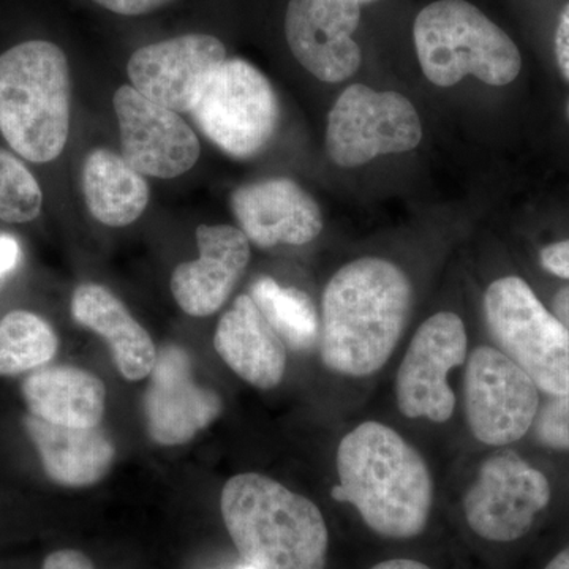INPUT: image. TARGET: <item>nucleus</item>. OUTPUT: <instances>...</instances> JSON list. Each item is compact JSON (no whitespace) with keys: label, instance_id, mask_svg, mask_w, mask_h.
Masks as SVG:
<instances>
[{"label":"nucleus","instance_id":"4","mask_svg":"<svg viewBox=\"0 0 569 569\" xmlns=\"http://www.w3.org/2000/svg\"><path fill=\"white\" fill-rule=\"evenodd\" d=\"M70 69L66 52L29 40L0 54V133L32 163L58 159L70 133Z\"/></svg>","mask_w":569,"mask_h":569},{"label":"nucleus","instance_id":"22","mask_svg":"<svg viewBox=\"0 0 569 569\" xmlns=\"http://www.w3.org/2000/svg\"><path fill=\"white\" fill-rule=\"evenodd\" d=\"M82 192L93 219L108 227H127L148 208L149 186L126 159L96 149L82 167Z\"/></svg>","mask_w":569,"mask_h":569},{"label":"nucleus","instance_id":"16","mask_svg":"<svg viewBox=\"0 0 569 569\" xmlns=\"http://www.w3.org/2000/svg\"><path fill=\"white\" fill-rule=\"evenodd\" d=\"M231 208L242 233L261 249L309 244L323 231L320 206L288 178L239 187L231 194Z\"/></svg>","mask_w":569,"mask_h":569},{"label":"nucleus","instance_id":"35","mask_svg":"<svg viewBox=\"0 0 569 569\" xmlns=\"http://www.w3.org/2000/svg\"><path fill=\"white\" fill-rule=\"evenodd\" d=\"M565 114H567V119H568V122H569V99H568V102H567V107H565Z\"/></svg>","mask_w":569,"mask_h":569},{"label":"nucleus","instance_id":"1","mask_svg":"<svg viewBox=\"0 0 569 569\" xmlns=\"http://www.w3.org/2000/svg\"><path fill=\"white\" fill-rule=\"evenodd\" d=\"M413 288L399 266L365 257L340 268L326 284L321 301V361L347 377H369L396 350Z\"/></svg>","mask_w":569,"mask_h":569},{"label":"nucleus","instance_id":"34","mask_svg":"<svg viewBox=\"0 0 569 569\" xmlns=\"http://www.w3.org/2000/svg\"><path fill=\"white\" fill-rule=\"evenodd\" d=\"M545 569H569V546L567 549L561 550L560 553H557Z\"/></svg>","mask_w":569,"mask_h":569},{"label":"nucleus","instance_id":"21","mask_svg":"<svg viewBox=\"0 0 569 569\" xmlns=\"http://www.w3.org/2000/svg\"><path fill=\"white\" fill-rule=\"evenodd\" d=\"M21 396L32 417L66 427H97L107 407L102 378L74 366H44L28 373Z\"/></svg>","mask_w":569,"mask_h":569},{"label":"nucleus","instance_id":"37","mask_svg":"<svg viewBox=\"0 0 569 569\" xmlns=\"http://www.w3.org/2000/svg\"><path fill=\"white\" fill-rule=\"evenodd\" d=\"M241 569H254V568H253V567H250V565H249V567L241 568Z\"/></svg>","mask_w":569,"mask_h":569},{"label":"nucleus","instance_id":"14","mask_svg":"<svg viewBox=\"0 0 569 569\" xmlns=\"http://www.w3.org/2000/svg\"><path fill=\"white\" fill-rule=\"evenodd\" d=\"M224 61L222 41L206 33H189L134 51L127 73L142 96L176 112H190Z\"/></svg>","mask_w":569,"mask_h":569},{"label":"nucleus","instance_id":"28","mask_svg":"<svg viewBox=\"0 0 569 569\" xmlns=\"http://www.w3.org/2000/svg\"><path fill=\"white\" fill-rule=\"evenodd\" d=\"M103 9L123 17H138V14L151 13V11L168 6L173 0H93Z\"/></svg>","mask_w":569,"mask_h":569},{"label":"nucleus","instance_id":"23","mask_svg":"<svg viewBox=\"0 0 569 569\" xmlns=\"http://www.w3.org/2000/svg\"><path fill=\"white\" fill-rule=\"evenodd\" d=\"M250 298L287 348L307 351L317 346L321 325L316 306L305 291L260 277L250 287Z\"/></svg>","mask_w":569,"mask_h":569},{"label":"nucleus","instance_id":"36","mask_svg":"<svg viewBox=\"0 0 569 569\" xmlns=\"http://www.w3.org/2000/svg\"><path fill=\"white\" fill-rule=\"evenodd\" d=\"M359 3H372V2H377V0H358Z\"/></svg>","mask_w":569,"mask_h":569},{"label":"nucleus","instance_id":"24","mask_svg":"<svg viewBox=\"0 0 569 569\" xmlns=\"http://www.w3.org/2000/svg\"><path fill=\"white\" fill-rule=\"evenodd\" d=\"M59 337L43 317L11 310L0 320V377H18L50 365Z\"/></svg>","mask_w":569,"mask_h":569},{"label":"nucleus","instance_id":"8","mask_svg":"<svg viewBox=\"0 0 569 569\" xmlns=\"http://www.w3.org/2000/svg\"><path fill=\"white\" fill-rule=\"evenodd\" d=\"M421 140V118L407 97L365 84L350 86L340 93L326 123V151L342 168L413 151Z\"/></svg>","mask_w":569,"mask_h":569},{"label":"nucleus","instance_id":"15","mask_svg":"<svg viewBox=\"0 0 569 569\" xmlns=\"http://www.w3.org/2000/svg\"><path fill=\"white\" fill-rule=\"evenodd\" d=\"M361 21L358 0H291L284 36L298 62L323 82H342L362 63L353 33Z\"/></svg>","mask_w":569,"mask_h":569},{"label":"nucleus","instance_id":"13","mask_svg":"<svg viewBox=\"0 0 569 569\" xmlns=\"http://www.w3.org/2000/svg\"><path fill=\"white\" fill-rule=\"evenodd\" d=\"M149 377L142 410L156 443H189L222 415V399L212 389L197 383L192 359L181 346H164Z\"/></svg>","mask_w":569,"mask_h":569},{"label":"nucleus","instance_id":"7","mask_svg":"<svg viewBox=\"0 0 569 569\" xmlns=\"http://www.w3.org/2000/svg\"><path fill=\"white\" fill-rule=\"evenodd\" d=\"M190 114L217 148L236 159H250L274 137L280 108L268 78L236 58L212 74Z\"/></svg>","mask_w":569,"mask_h":569},{"label":"nucleus","instance_id":"12","mask_svg":"<svg viewBox=\"0 0 569 569\" xmlns=\"http://www.w3.org/2000/svg\"><path fill=\"white\" fill-rule=\"evenodd\" d=\"M121 156L142 176L178 178L200 159V141L179 112L153 102L133 86L114 93Z\"/></svg>","mask_w":569,"mask_h":569},{"label":"nucleus","instance_id":"2","mask_svg":"<svg viewBox=\"0 0 569 569\" xmlns=\"http://www.w3.org/2000/svg\"><path fill=\"white\" fill-rule=\"evenodd\" d=\"M339 485L331 496L353 505L370 530L410 539L425 531L433 503L429 467L391 427L362 422L337 448Z\"/></svg>","mask_w":569,"mask_h":569},{"label":"nucleus","instance_id":"31","mask_svg":"<svg viewBox=\"0 0 569 569\" xmlns=\"http://www.w3.org/2000/svg\"><path fill=\"white\" fill-rule=\"evenodd\" d=\"M21 249L13 236H0V279L17 268Z\"/></svg>","mask_w":569,"mask_h":569},{"label":"nucleus","instance_id":"30","mask_svg":"<svg viewBox=\"0 0 569 569\" xmlns=\"http://www.w3.org/2000/svg\"><path fill=\"white\" fill-rule=\"evenodd\" d=\"M41 569H96L86 553L74 549H61L50 553Z\"/></svg>","mask_w":569,"mask_h":569},{"label":"nucleus","instance_id":"10","mask_svg":"<svg viewBox=\"0 0 569 569\" xmlns=\"http://www.w3.org/2000/svg\"><path fill=\"white\" fill-rule=\"evenodd\" d=\"M549 501L548 478L518 452L501 451L482 462L463 497V511L478 537L511 542L529 533Z\"/></svg>","mask_w":569,"mask_h":569},{"label":"nucleus","instance_id":"5","mask_svg":"<svg viewBox=\"0 0 569 569\" xmlns=\"http://www.w3.org/2000/svg\"><path fill=\"white\" fill-rule=\"evenodd\" d=\"M413 39L422 73L438 88L467 77L500 88L522 70L518 44L466 0H437L419 11Z\"/></svg>","mask_w":569,"mask_h":569},{"label":"nucleus","instance_id":"27","mask_svg":"<svg viewBox=\"0 0 569 569\" xmlns=\"http://www.w3.org/2000/svg\"><path fill=\"white\" fill-rule=\"evenodd\" d=\"M539 263L549 274L569 280V239L542 247Z\"/></svg>","mask_w":569,"mask_h":569},{"label":"nucleus","instance_id":"6","mask_svg":"<svg viewBox=\"0 0 569 569\" xmlns=\"http://www.w3.org/2000/svg\"><path fill=\"white\" fill-rule=\"evenodd\" d=\"M485 317L498 350L548 396L569 392V331L530 284L501 277L485 293Z\"/></svg>","mask_w":569,"mask_h":569},{"label":"nucleus","instance_id":"18","mask_svg":"<svg viewBox=\"0 0 569 569\" xmlns=\"http://www.w3.org/2000/svg\"><path fill=\"white\" fill-rule=\"evenodd\" d=\"M213 347L224 365L246 383L264 391L282 383L287 346L250 295L238 296L220 318Z\"/></svg>","mask_w":569,"mask_h":569},{"label":"nucleus","instance_id":"11","mask_svg":"<svg viewBox=\"0 0 569 569\" xmlns=\"http://www.w3.org/2000/svg\"><path fill=\"white\" fill-rule=\"evenodd\" d=\"M467 331L462 318L438 312L419 326L396 377L397 407L403 417L447 422L456 397L448 373L467 359Z\"/></svg>","mask_w":569,"mask_h":569},{"label":"nucleus","instance_id":"17","mask_svg":"<svg viewBox=\"0 0 569 569\" xmlns=\"http://www.w3.org/2000/svg\"><path fill=\"white\" fill-rule=\"evenodd\" d=\"M197 260L179 264L171 276V293L190 317H211L222 309L244 276L250 241L230 224L197 228Z\"/></svg>","mask_w":569,"mask_h":569},{"label":"nucleus","instance_id":"20","mask_svg":"<svg viewBox=\"0 0 569 569\" xmlns=\"http://www.w3.org/2000/svg\"><path fill=\"white\" fill-rule=\"evenodd\" d=\"M70 310L78 325L104 339L126 380L140 381L151 376L159 351L118 296L102 284L82 283L71 295Z\"/></svg>","mask_w":569,"mask_h":569},{"label":"nucleus","instance_id":"29","mask_svg":"<svg viewBox=\"0 0 569 569\" xmlns=\"http://www.w3.org/2000/svg\"><path fill=\"white\" fill-rule=\"evenodd\" d=\"M553 50H556L557 66H559L561 77L569 82V0L560 11Z\"/></svg>","mask_w":569,"mask_h":569},{"label":"nucleus","instance_id":"25","mask_svg":"<svg viewBox=\"0 0 569 569\" xmlns=\"http://www.w3.org/2000/svg\"><path fill=\"white\" fill-rule=\"evenodd\" d=\"M43 209V192L36 176L18 157L0 151V220L29 223Z\"/></svg>","mask_w":569,"mask_h":569},{"label":"nucleus","instance_id":"26","mask_svg":"<svg viewBox=\"0 0 569 569\" xmlns=\"http://www.w3.org/2000/svg\"><path fill=\"white\" fill-rule=\"evenodd\" d=\"M531 427L542 447L569 451V392L549 396L545 406L538 408Z\"/></svg>","mask_w":569,"mask_h":569},{"label":"nucleus","instance_id":"33","mask_svg":"<svg viewBox=\"0 0 569 569\" xmlns=\"http://www.w3.org/2000/svg\"><path fill=\"white\" fill-rule=\"evenodd\" d=\"M370 569H430L426 567L425 563L417 560H408V559H395L381 561V563L376 565V567Z\"/></svg>","mask_w":569,"mask_h":569},{"label":"nucleus","instance_id":"9","mask_svg":"<svg viewBox=\"0 0 569 569\" xmlns=\"http://www.w3.org/2000/svg\"><path fill=\"white\" fill-rule=\"evenodd\" d=\"M463 391L471 433L489 447L516 443L537 418V385L498 348L482 346L471 351Z\"/></svg>","mask_w":569,"mask_h":569},{"label":"nucleus","instance_id":"32","mask_svg":"<svg viewBox=\"0 0 569 569\" xmlns=\"http://www.w3.org/2000/svg\"><path fill=\"white\" fill-rule=\"evenodd\" d=\"M552 313L569 331V284L557 291L552 299Z\"/></svg>","mask_w":569,"mask_h":569},{"label":"nucleus","instance_id":"19","mask_svg":"<svg viewBox=\"0 0 569 569\" xmlns=\"http://www.w3.org/2000/svg\"><path fill=\"white\" fill-rule=\"evenodd\" d=\"M26 436L37 449L44 473L62 488L97 485L111 471L116 447L102 427H66L26 415Z\"/></svg>","mask_w":569,"mask_h":569},{"label":"nucleus","instance_id":"3","mask_svg":"<svg viewBox=\"0 0 569 569\" xmlns=\"http://www.w3.org/2000/svg\"><path fill=\"white\" fill-rule=\"evenodd\" d=\"M224 527L242 559L254 569H325L329 533L309 498L260 473L224 482Z\"/></svg>","mask_w":569,"mask_h":569}]
</instances>
